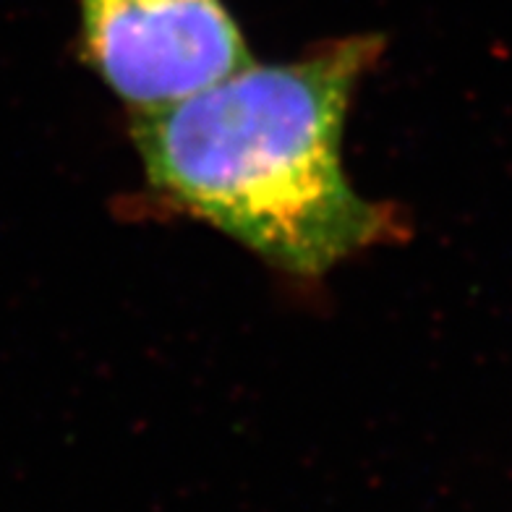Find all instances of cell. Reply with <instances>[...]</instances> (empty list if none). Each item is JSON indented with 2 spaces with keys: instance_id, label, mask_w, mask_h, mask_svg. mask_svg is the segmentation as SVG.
I'll return each instance as SVG.
<instances>
[{
  "instance_id": "obj_2",
  "label": "cell",
  "mask_w": 512,
  "mask_h": 512,
  "mask_svg": "<svg viewBox=\"0 0 512 512\" xmlns=\"http://www.w3.org/2000/svg\"><path fill=\"white\" fill-rule=\"evenodd\" d=\"M81 53L134 113L251 63L223 0H79Z\"/></svg>"
},
{
  "instance_id": "obj_1",
  "label": "cell",
  "mask_w": 512,
  "mask_h": 512,
  "mask_svg": "<svg viewBox=\"0 0 512 512\" xmlns=\"http://www.w3.org/2000/svg\"><path fill=\"white\" fill-rule=\"evenodd\" d=\"M379 53L377 37H348L134 113L149 186L296 277L387 241L392 209L358 194L343 168L348 108Z\"/></svg>"
}]
</instances>
